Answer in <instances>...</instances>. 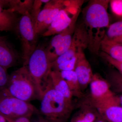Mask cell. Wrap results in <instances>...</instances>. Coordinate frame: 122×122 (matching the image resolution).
<instances>
[{
    "label": "cell",
    "instance_id": "6da1fadb",
    "mask_svg": "<svg viewBox=\"0 0 122 122\" xmlns=\"http://www.w3.org/2000/svg\"><path fill=\"white\" fill-rule=\"evenodd\" d=\"M41 100L37 114L46 122H67L73 104L54 89L49 77Z\"/></svg>",
    "mask_w": 122,
    "mask_h": 122
},
{
    "label": "cell",
    "instance_id": "7a4b0ae2",
    "mask_svg": "<svg viewBox=\"0 0 122 122\" xmlns=\"http://www.w3.org/2000/svg\"><path fill=\"white\" fill-rule=\"evenodd\" d=\"M5 90L11 96L27 102L35 99L41 100L37 86L26 66L12 72L8 85Z\"/></svg>",
    "mask_w": 122,
    "mask_h": 122
},
{
    "label": "cell",
    "instance_id": "3957f363",
    "mask_svg": "<svg viewBox=\"0 0 122 122\" xmlns=\"http://www.w3.org/2000/svg\"><path fill=\"white\" fill-rule=\"evenodd\" d=\"M110 0H94L90 1L82 10L84 23L89 37L95 29L96 30L97 38L100 43L105 34L100 29L108 28L110 18L107 12Z\"/></svg>",
    "mask_w": 122,
    "mask_h": 122
},
{
    "label": "cell",
    "instance_id": "277c9868",
    "mask_svg": "<svg viewBox=\"0 0 122 122\" xmlns=\"http://www.w3.org/2000/svg\"><path fill=\"white\" fill-rule=\"evenodd\" d=\"M36 83L41 99L47 84L50 71L51 63L48 59L45 49L37 47L30 55L26 65Z\"/></svg>",
    "mask_w": 122,
    "mask_h": 122
},
{
    "label": "cell",
    "instance_id": "5b68a950",
    "mask_svg": "<svg viewBox=\"0 0 122 122\" xmlns=\"http://www.w3.org/2000/svg\"><path fill=\"white\" fill-rule=\"evenodd\" d=\"M38 111L30 103L11 96L5 90L0 91V114L5 117L14 119L25 116L30 118Z\"/></svg>",
    "mask_w": 122,
    "mask_h": 122
},
{
    "label": "cell",
    "instance_id": "8992f818",
    "mask_svg": "<svg viewBox=\"0 0 122 122\" xmlns=\"http://www.w3.org/2000/svg\"><path fill=\"white\" fill-rule=\"evenodd\" d=\"M81 12V10H79L74 16L72 22L68 28L53 37L49 46L46 48L51 63L69 48L76 28V22Z\"/></svg>",
    "mask_w": 122,
    "mask_h": 122
},
{
    "label": "cell",
    "instance_id": "52a82bcc",
    "mask_svg": "<svg viewBox=\"0 0 122 122\" xmlns=\"http://www.w3.org/2000/svg\"><path fill=\"white\" fill-rule=\"evenodd\" d=\"M17 30L22 44L23 66H25L30 55L36 48V34L30 13L22 15L18 22Z\"/></svg>",
    "mask_w": 122,
    "mask_h": 122
},
{
    "label": "cell",
    "instance_id": "ba28073f",
    "mask_svg": "<svg viewBox=\"0 0 122 122\" xmlns=\"http://www.w3.org/2000/svg\"><path fill=\"white\" fill-rule=\"evenodd\" d=\"M89 35L83 22L76 25L72 38V42L67 51L59 56L52 63L53 67L78 56L89 47Z\"/></svg>",
    "mask_w": 122,
    "mask_h": 122
},
{
    "label": "cell",
    "instance_id": "9c48e42d",
    "mask_svg": "<svg viewBox=\"0 0 122 122\" xmlns=\"http://www.w3.org/2000/svg\"><path fill=\"white\" fill-rule=\"evenodd\" d=\"M84 1L70 0L68 4L59 12L48 29L42 34L44 36L56 35L68 28L72 22L74 15L79 10Z\"/></svg>",
    "mask_w": 122,
    "mask_h": 122
},
{
    "label": "cell",
    "instance_id": "30bf717a",
    "mask_svg": "<svg viewBox=\"0 0 122 122\" xmlns=\"http://www.w3.org/2000/svg\"><path fill=\"white\" fill-rule=\"evenodd\" d=\"M93 105L107 122H122V107L118 96L114 95L102 102Z\"/></svg>",
    "mask_w": 122,
    "mask_h": 122
},
{
    "label": "cell",
    "instance_id": "8fae6325",
    "mask_svg": "<svg viewBox=\"0 0 122 122\" xmlns=\"http://www.w3.org/2000/svg\"><path fill=\"white\" fill-rule=\"evenodd\" d=\"M91 97L89 100L94 105L104 102L115 95L110 85L97 74H93L90 83Z\"/></svg>",
    "mask_w": 122,
    "mask_h": 122
},
{
    "label": "cell",
    "instance_id": "7c38bea8",
    "mask_svg": "<svg viewBox=\"0 0 122 122\" xmlns=\"http://www.w3.org/2000/svg\"><path fill=\"white\" fill-rule=\"evenodd\" d=\"M74 71L82 91L86 89L91 81L93 74L89 62L83 52L79 56Z\"/></svg>",
    "mask_w": 122,
    "mask_h": 122
},
{
    "label": "cell",
    "instance_id": "4fadbf2b",
    "mask_svg": "<svg viewBox=\"0 0 122 122\" xmlns=\"http://www.w3.org/2000/svg\"><path fill=\"white\" fill-rule=\"evenodd\" d=\"M81 108L72 117L70 122H94L100 117L98 112L89 99L85 100Z\"/></svg>",
    "mask_w": 122,
    "mask_h": 122
},
{
    "label": "cell",
    "instance_id": "5bb4252c",
    "mask_svg": "<svg viewBox=\"0 0 122 122\" xmlns=\"http://www.w3.org/2000/svg\"><path fill=\"white\" fill-rule=\"evenodd\" d=\"M18 56L5 40L0 37V66L8 69L14 66Z\"/></svg>",
    "mask_w": 122,
    "mask_h": 122
},
{
    "label": "cell",
    "instance_id": "9a60e30c",
    "mask_svg": "<svg viewBox=\"0 0 122 122\" xmlns=\"http://www.w3.org/2000/svg\"><path fill=\"white\" fill-rule=\"evenodd\" d=\"M49 77L54 89L61 93L66 99L72 101L73 94L60 71L51 70Z\"/></svg>",
    "mask_w": 122,
    "mask_h": 122
},
{
    "label": "cell",
    "instance_id": "2e32d148",
    "mask_svg": "<svg viewBox=\"0 0 122 122\" xmlns=\"http://www.w3.org/2000/svg\"><path fill=\"white\" fill-rule=\"evenodd\" d=\"M7 1L0 0V31L11 30L14 28L17 23L14 12L9 9L4 8Z\"/></svg>",
    "mask_w": 122,
    "mask_h": 122
},
{
    "label": "cell",
    "instance_id": "e0dca14e",
    "mask_svg": "<svg viewBox=\"0 0 122 122\" xmlns=\"http://www.w3.org/2000/svg\"><path fill=\"white\" fill-rule=\"evenodd\" d=\"M100 48L102 52L118 61L122 62V45L111 39L103 38Z\"/></svg>",
    "mask_w": 122,
    "mask_h": 122
},
{
    "label": "cell",
    "instance_id": "ac0fdd59",
    "mask_svg": "<svg viewBox=\"0 0 122 122\" xmlns=\"http://www.w3.org/2000/svg\"><path fill=\"white\" fill-rule=\"evenodd\" d=\"M69 1V0H56L54 7L48 14L47 17L41 25L35 30L37 35L41 33L42 34L45 32L59 12L67 6Z\"/></svg>",
    "mask_w": 122,
    "mask_h": 122
},
{
    "label": "cell",
    "instance_id": "d6986e66",
    "mask_svg": "<svg viewBox=\"0 0 122 122\" xmlns=\"http://www.w3.org/2000/svg\"><path fill=\"white\" fill-rule=\"evenodd\" d=\"M61 75L66 81L73 96L81 98L83 94L81 89L76 73L74 70L60 71Z\"/></svg>",
    "mask_w": 122,
    "mask_h": 122
},
{
    "label": "cell",
    "instance_id": "ffe728a7",
    "mask_svg": "<svg viewBox=\"0 0 122 122\" xmlns=\"http://www.w3.org/2000/svg\"><path fill=\"white\" fill-rule=\"evenodd\" d=\"M108 28L103 38L112 40L122 36V20L111 24Z\"/></svg>",
    "mask_w": 122,
    "mask_h": 122
},
{
    "label": "cell",
    "instance_id": "44dd1931",
    "mask_svg": "<svg viewBox=\"0 0 122 122\" xmlns=\"http://www.w3.org/2000/svg\"><path fill=\"white\" fill-rule=\"evenodd\" d=\"M56 0H50L46 3L43 9L41 10L37 17L36 29L38 28L44 22L48 14L52 10L55 5Z\"/></svg>",
    "mask_w": 122,
    "mask_h": 122
},
{
    "label": "cell",
    "instance_id": "7402d4cb",
    "mask_svg": "<svg viewBox=\"0 0 122 122\" xmlns=\"http://www.w3.org/2000/svg\"><path fill=\"white\" fill-rule=\"evenodd\" d=\"M110 83L117 92H122V74L113 72L110 75Z\"/></svg>",
    "mask_w": 122,
    "mask_h": 122
},
{
    "label": "cell",
    "instance_id": "603a6c76",
    "mask_svg": "<svg viewBox=\"0 0 122 122\" xmlns=\"http://www.w3.org/2000/svg\"><path fill=\"white\" fill-rule=\"evenodd\" d=\"M42 3L41 0H35L34 1L33 4L30 16L35 30L36 26L38 16L41 12V7Z\"/></svg>",
    "mask_w": 122,
    "mask_h": 122
},
{
    "label": "cell",
    "instance_id": "cb8c5ba5",
    "mask_svg": "<svg viewBox=\"0 0 122 122\" xmlns=\"http://www.w3.org/2000/svg\"><path fill=\"white\" fill-rule=\"evenodd\" d=\"M7 70L0 66V91L6 89L8 85L10 75L8 74Z\"/></svg>",
    "mask_w": 122,
    "mask_h": 122
},
{
    "label": "cell",
    "instance_id": "d4e9b609",
    "mask_svg": "<svg viewBox=\"0 0 122 122\" xmlns=\"http://www.w3.org/2000/svg\"><path fill=\"white\" fill-rule=\"evenodd\" d=\"M100 56L107 63L116 68L120 73L122 74V62L116 61L111 57L108 55L103 52L100 53Z\"/></svg>",
    "mask_w": 122,
    "mask_h": 122
},
{
    "label": "cell",
    "instance_id": "484cf974",
    "mask_svg": "<svg viewBox=\"0 0 122 122\" xmlns=\"http://www.w3.org/2000/svg\"><path fill=\"white\" fill-rule=\"evenodd\" d=\"M112 10L116 15L122 17V0L110 1Z\"/></svg>",
    "mask_w": 122,
    "mask_h": 122
},
{
    "label": "cell",
    "instance_id": "4316f807",
    "mask_svg": "<svg viewBox=\"0 0 122 122\" xmlns=\"http://www.w3.org/2000/svg\"><path fill=\"white\" fill-rule=\"evenodd\" d=\"M6 118L8 122H31L30 120V118L25 116L14 119Z\"/></svg>",
    "mask_w": 122,
    "mask_h": 122
},
{
    "label": "cell",
    "instance_id": "83f0119b",
    "mask_svg": "<svg viewBox=\"0 0 122 122\" xmlns=\"http://www.w3.org/2000/svg\"><path fill=\"white\" fill-rule=\"evenodd\" d=\"M38 114V118L33 122H46Z\"/></svg>",
    "mask_w": 122,
    "mask_h": 122
},
{
    "label": "cell",
    "instance_id": "f1b7e54d",
    "mask_svg": "<svg viewBox=\"0 0 122 122\" xmlns=\"http://www.w3.org/2000/svg\"><path fill=\"white\" fill-rule=\"evenodd\" d=\"M113 41H114L116 42H118L119 44H122V36L113 39H112Z\"/></svg>",
    "mask_w": 122,
    "mask_h": 122
},
{
    "label": "cell",
    "instance_id": "f546056e",
    "mask_svg": "<svg viewBox=\"0 0 122 122\" xmlns=\"http://www.w3.org/2000/svg\"><path fill=\"white\" fill-rule=\"evenodd\" d=\"M0 122H8L6 118L0 114Z\"/></svg>",
    "mask_w": 122,
    "mask_h": 122
},
{
    "label": "cell",
    "instance_id": "4dcf8cb0",
    "mask_svg": "<svg viewBox=\"0 0 122 122\" xmlns=\"http://www.w3.org/2000/svg\"><path fill=\"white\" fill-rule=\"evenodd\" d=\"M94 122H107L100 116Z\"/></svg>",
    "mask_w": 122,
    "mask_h": 122
},
{
    "label": "cell",
    "instance_id": "1f68e13d",
    "mask_svg": "<svg viewBox=\"0 0 122 122\" xmlns=\"http://www.w3.org/2000/svg\"><path fill=\"white\" fill-rule=\"evenodd\" d=\"M119 99H120V105L122 107V96H119Z\"/></svg>",
    "mask_w": 122,
    "mask_h": 122
}]
</instances>
